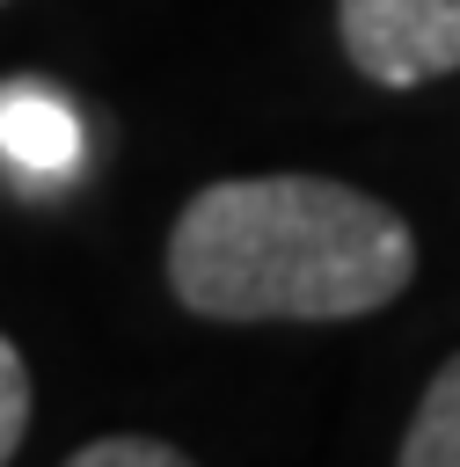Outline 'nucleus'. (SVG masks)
<instances>
[{
  "label": "nucleus",
  "mask_w": 460,
  "mask_h": 467,
  "mask_svg": "<svg viewBox=\"0 0 460 467\" xmlns=\"http://www.w3.org/2000/svg\"><path fill=\"white\" fill-rule=\"evenodd\" d=\"M416 234L329 175L204 182L168 234V292L204 321H358L409 292Z\"/></svg>",
  "instance_id": "nucleus-1"
},
{
  "label": "nucleus",
  "mask_w": 460,
  "mask_h": 467,
  "mask_svg": "<svg viewBox=\"0 0 460 467\" xmlns=\"http://www.w3.org/2000/svg\"><path fill=\"white\" fill-rule=\"evenodd\" d=\"M343 58L380 88H423L460 66V0H336Z\"/></svg>",
  "instance_id": "nucleus-2"
},
{
  "label": "nucleus",
  "mask_w": 460,
  "mask_h": 467,
  "mask_svg": "<svg viewBox=\"0 0 460 467\" xmlns=\"http://www.w3.org/2000/svg\"><path fill=\"white\" fill-rule=\"evenodd\" d=\"M0 153L22 161L29 175H66L73 153H80V124H73V109H66L51 88L15 80V88L0 95Z\"/></svg>",
  "instance_id": "nucleus-3"
},
{
  "label": "nucleus",
  "mask_w": 460,
  "mask_h": 467,
  "mask_svg": "<svg viewBox=\"0 0 460 467\" xmlns=\"http://www.w3.org/2000/svg\"><path fill=\"white\" fill-rule=\"evenodd\" d=\"M402 467H460V358L423 387L402 438Z\"/></svg>",
  "instance_id": "nucleus-4"
},
{
  "label": "nucleus",
  "mask_w": 460,
  "mask_h": 467,
  "mask_svg": "<svg viewBox=\"0 0 460 467\" xmlns=\"http://www.w3.org/2000/svg\"><path fill=\"white\" fill-rule=\"evenodd\" d=\"M29 438V365L22 350L0 336V460H15Z\"/></svg>",
  "instance_id": "nucleus-5"
},
{
  "label": "nucleus",
  "mask_w": 460,
  "mask_h": 467,
  "mask_svg": "<svg viewBox=\"0 0 460 467\" xmlns=\"http://www.w3.org/2000/svg\"><path fill=\"white\" fill-rule=\"evenodd\" d=\"M73 467H183V452L168 445V438H95V445H80L73 452Z\"/></svg>",
  "instance_id": "nucleus-6"
},
{
  "label": "nucleus",
  "mask_w": 460,
  "mask_h": 467,
  "mask_svg": "<svg viewBox=\"0 0 460 467\" xmlns=\"http://www.w3.org/2000/svg\"><path fill=\"white\" fill-rule=\"evenodd\" d=\"M0 7H7V0H0Z\"/></svg>",
  "instance_id": "nucleus-7"
}]
</instances>
